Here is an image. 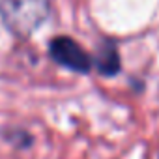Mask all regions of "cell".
Listing matches in <instances>:
<instances>
[{
	"mask_svg": "<svg viewBox=\"0 0 159 159\" xmlns=\"http://www.w3.org/2000/svg\"><path fill=\"white\" fill-rule=\"evenodd\" d=\"M96 69L105 77H112L120 71V56H118L116 47L112 43L101 45V49L96 56Z\"/></svg>",
	"mask_w": 159,
	"mask_h": 159,
	"instance_id": "cell-3",
	"label": "cell"
},
{
	"mask_svg": "<svg viewBox=\"0 0 159 159\" xmlns=\"http://www.w3.org/2000/svg\"><path fill=\"white\" fill-rule=\"evenodd\" d=\"M49 54L56 64L75 73H88L92 69V58L69 36H56L49 43Z\"/></svg>",
	"mask_w": 159,
	"mask_h": 159,
	"instance_id": "cell-2",
	"label": "cell"
},
{
	"mask_svg": "<svg viewBox=\"0 0 159 159\" xmlns=\"http://www.w3.org/2000/svg\"><path fill=\"white\" fill-rule=\"evenodd\" d=\"M51 13L49 0H0V19L19 39L30 38Z\"/></svg>",
	"mask_w": 159,
	"mask_h": 159,
	"instance_id": "cell-1",
	"label": "cell"
}]
</instances>
